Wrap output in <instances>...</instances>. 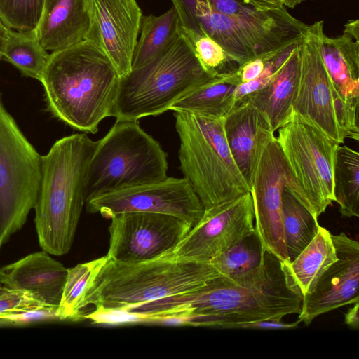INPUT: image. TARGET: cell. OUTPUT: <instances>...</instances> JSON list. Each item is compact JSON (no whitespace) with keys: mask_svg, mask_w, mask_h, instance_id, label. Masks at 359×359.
Here are the masks:
<instances>
[{"mask_svg":"<svg viewBox=\"0 0 359 359\" xmlns=\"http://www.w3.org/2000/svg\"><path fill=\"white\" fill-rule=\"evenodd\" d=\"M302 301L282 263L265 250L260 264L250 271L219 276L196 289L139 305L134 311L148 322L224 329L237 323L299 314Z\"/></svg>","mask_w":359,"mask_h":359,"instance_id":"obj_1","label":"cell"},{"mask_svg":"<svg viewBox=\"0 0 359 359\" xmlns=\"http://www.w3.org/2000/svg\"><path fill=\"white\" fill-rule=\"evenodd\" d=\"M120 78L100 46L87 40L52 52L40 82L55 117L95 134L100 123L111 116Z\"/></svg>","mask_w":359,"mask_h":359,"instance_id":"obj_2","label":"cell"},{"mask_svg":"<svg viewBox=\"0 0 359 359\" xmlns=\"http://www.w3.org/2000/svg\"><path fill=\"white\" fill-rule=\"evenodd\" d=\"M97 144L85 133H74L57 140L42 156L34 222L39 243L50 255H63L71 249Z\"/></svg>","mask_w":359,"mask_h":359,"instance_id":"obj_3","label":"cell"},{"mask_svg":"<svg viewBox=\"0 0 359 359\" xmlns=\"http://www.w3.org/2000/svg\"><path fill=\"white\" fill-rule=\"evenodd\" d=\"M171 1L180 29L187 38L208 36L239 67L298 42L308 27L284 5L248 17L233 18L218 12L206 0Z\"/></svg>","mask_w":359,"mask_h":359,"instance_id":"obj_4","label":"cell"},{"mask_svg":"<svg viewBox=\"0 0 359 359\" xmlns=\"http://www.w3.org/2000/svg\"><path fill=\"white\" fill-rule=\"evenodd\" d=\"M223 276L210 262L178 261L164 257L135 264L107 257L86 290L80 311L93 306L106 310L135 306L199 287ZM83 318V317H82Z\"/></svg>","mask_w":359,"mask_h":359,"instance_id":"obj_5","label":"cell"},{"mask_svg":"<svg viewBox=\"0 0 359 359\" xmlns=\"http://www.w3.org/2000/svg\"><path fill=\"white\" fill-rule=\"evenodd\" d=\"M180 169L204 210L233 200L250 188L229 148L224 117L175 112Z\"/></svg>","mask_w":359,"mask_h":359,"instance_id":"obj_6","label":"cell"},{"mask_svg":"<svg viewBox=\"0 0 359 359\" xmlns=\"http://www.w3.org/2000/svg\"><path fill=\"white\" fill-rule=\"evenodd\" d=\"M215 75L202 66L187 37L180 33L162 53L121 76L111 116L138 121L157 116Z\"/></svg>","mask_w":359,"mask_h":359,"instance_id":"obj_7","label":"cell"},{"mask_svg":"<svg viewBox=\"0 0 359 359\" xmlns=\"http://www.w3.org/2000/svg\"><path fill=\"white\" fill-rule=\"evenodd\" d=\"M167 154L138 121L116 120L90 161L86 200L106 193L163 180Z\"/></svg>","mask_w":359,"mask_h":359,"instance_id":"obj_8","label":"cell"},{"mask_svg":"<svg viewBox=\"0 0 359 359\" xmlns=\"http://www.w3.org/2000/svg\"><path fill=\"white\" fill-rule=\"evenodd\" d=\"M277 130L285 188L318 219L334 201V165L340 144L293 109Z\"/></svg>","mask_w":359,"mask_h":359,"instance_id":"obj_9","label":"cell"},{"mask_svg":"<svg viewBox=\"0 0 359 359\" xmlns=\"http://www.w3.org/2000/svg\"><path fill=\"white\" fill-rule=\"evenodd\" d=\"M323 20L308 25L299 41V78L292 109L339 144L359 140L358 105L341 96L323 62Z\"/></svg>","mask_w":359,"mask_h":359,"instance_id":"obj_10","label":"cell"},{"mask_svg":"<svg viewBox=\"0 0 359 359\" xmlns=\"http://www.w3.org/2000/svg\"><path fill=\"white\" fill-rule=\"evenodd\" d=\"M41 168L42 156L7 111L0 93V248L34 208Z\"/></svg>","mask_w":359,"mask_h":359,"instance_id":"obj_11","label":"cell"},{"mask_svg":"<svg viewBox=\"0 0 359 359\" xmlns=\"http://www.w3.org/2000/svg\"><path fill=\"white\" fill-rule=\"evenodd\" d=\"M193 228L177 217L155 212H127L111 218L107 256L135 264L170 252Z\"/></svg>","mask_w":359,"mask_h":359,"instance_id":"obj_12","label":"cell"},{"mask_svg":"<svg viewBox=\"0 0 359 359\" xmlns=\"http://www.w3.org/2000/svg\"><path fill=\"white\" fill-rule=\"evenodd\" d=\"M89 213L111 219L127 212H155L177 217L194 227L204 212L203 205L187 179H166L137 185L90 198L86 201Z\"/></svg>","mask_w":359,"mask_h":359,"instance_id":"obj_13","label":"cell"},{"mask_svg":"<svg viewBox=\"0 0 359 359\" xmlns=\"http://www.w3.org/2000/svg\"><path fill=\"white\" fill-rule=\"evenodd\" d=\"M255 231L252 196L248 192L204 210L199 222L169 253L161 257L178 261L210 262L215 256Z\"/></svg>","mask_w":359,"mask_h":359,"instance_id":"obj_14","label":"cell"},{"mask_svg":"<svg viewBox=\"0 0 359 359\" xmlns=\"http://www.w3.org/2000/svg\"><path fill=\"white\" fill-rule=\"evenodd\" d=\"M285 186V165L276 137L262 154L250 192L255 231L263 248L284 265L290 262L283 229L282 194Z\"/></svg>","mask_w":359,"mask_h":359,"instance_id":"obj_15","label":"cell"},{"mask_svg":"<svg viewBox=\"0 0 359 359\" xmlns=\"http://www.w3.org/2000/svg\"><path fill=\"white\" fill-rule=\"evenodd\" d=\"M337 259L303 297L298 319L306 325L317 316L359 302V243L344 232L332 234Z\"/></svg>","mask_w":359,"mask_h":359,"instance_id":"obj_16","label":"cell"},{"mask_svg":"<svg viewBox=\"0 0 359 359\" xmlns=\"http://www.w3.org/2000/svg\"><path fill=\"white\" fill-rule=\"evenodd\" d=\"M97 42L120 76L132 70L142 12L136 0H90Z\"/></svg>","mask_w":359,"mask_h":359,"instance_id":"obj_17","label":"cell"},{"mask_svg":"<svg viewBox=\"0 0 359 359\" xmlns=\"http://www.w3.org/2000/svg\"><path fill=\"white\" fill-rule=\"evenodd\" d=\"M226 140L238 169L250 188L260 157L275 132L266 113L241 98L224 117Z\"/></svg>","mask_w":359,"mask_h":359,"instance_id":"obj_18","label":"cell"},{"mask_svg":"<svg viewBox=\"0 0 359 359\" xmlns=\"http://www.w3.org/2000/svg\"><path fill=\"white\" fill-rule=\"evenodd\" d=\"M34 30L43 48L52 52L87 40L97 43L90 0H44Z\"/></svg>","mask_w":359,"mask_h":359,"instance_id":"obj_19","label":"cell"},{"mask_svg":"<svg viewBox=\"0 0 359 359\" xmlns=\"http://www.w3.org/2000/svg\"><path fill=\"white\" fill-rule=\"evenodd\" d=\"M44 250L0 267V283L26 291L48 306L58 307L67 269Z\"/></svg>","mask_w":359,"mask_h":359,"instance_id":"obj_20","label":"cell"},{"mask_svg":"<svg viewBox=\"0 0 359 359\" xmlns=\"http://www.w3.org/2000/svg\"><path fill=\"white\" fill-rule=\"evenodd\" d=\"M321 54L325 65L344 99L359 105V20L344 25L337 37L322 36Z\"/></svg>","mask_w":359,"mask_h":359,"instance_id":"obj_21","label":"cell"},{"mask_svg":"<svg viewBox=\"0 0 359 359\" xmlns=\"http://www.w3.org/2000/svg\"><path fill=\"white\" fill-rule=\"evenodd\" d=\"M299 71L298 42L274 72L269 82L262 89L243 97L266 114L274 132L280 127L292 110Z\"/></svg>","mask_w":359,"mask_h":359,"instance_id":"obj_22","label":"cell"},{"mask_svg":"<svg viewBox=\"0 0 359 359\" xmlns=\"http://www.w3.org/2000/svg\"><path fill=\"white\" fill-rule=\"evenodd\" d=\"M238 69L212 76L176 101L169 110L225 117L236 104V92L241 84Z\"/></svg>","mask_w":359,"mask_h":359,"instance_id":"obj_23","label":"cell"},{"mask_svg":"<svg viewBox=\"0 0 359 359\" xmlns=\"http://www.w3.org/2000/svg\"><path fill=\"white\" fill-rule=\"evenodd\" d=\"M337 259L332 233L320 226L309 245L289 264L282 265L292 286L304 297L313 290L323 272Z\"/></svg>","mask_w":359,"mask_h":359,"instance_id":"obj_24","label":"cell"},{"mask_svg":"<svg viewBox=\"0 0 359 359\" xmlns=\"http://www.w3.org/2000/svg\"><path fill=\"white\" fill-rule=\"evenodd\" d=\"M180 33L177 12L172 6L163 14L142 16L140 38L132 60V69L155 59L172 43Z\"/></svg>","mask_w":359,"mask_h":359,"instance_id":"obj_25","label":"cell"},{"mask_svg":"<svg viewBox=\"0 0 359 359\" xmlns=\"http://www.w3.org/2000/svg\"><path fill=\"white\" fill-rule=\"evenodd\" d=\"M0 55L24 76L41 81L50 54L39 43L35 30L18 31L6 27L0 41Z\"/></svg>","mask_w":359,"mask_h":359,"instance_id":"obj_26","label":"cell"},{"mask_svg":"<svg viewBox=\"0 0 359 359\" xmlns=\"http://www.w3.org/2000/svg\"><path fill=\"white\" fill-rule=\"evenodd\" d=\"M334 201L343 217L359 216V153L351 147H338L334 165Z\"/></svg>","mask_w":359,"mask_h":359,"instance_id":"obj_27","label":"cell"},{"mask_svg":"<svg viewBox=\"0 0 359 359\" xmlns=\"http://www.w3.org/2000/svg\"><path fill=\"white\" fill-rule=\"evenodd\" d=\"M285 242L290 261L313 239L320 225L318 219L287 189L282 194Z\"/></svg>","mask_w":359,"mask_h":359,"instance_id":"obj_28","label":"cell"},{"mask_svg":"<svg viewBox=\"0 0 359 359\" xmlns=\"http://www.w3.org/2000/svg\"><path fill=\"white\" fill-rule=\"evenodd\" d=\"M107 260L103 256L67 269V276L57 308L59 320H79L82 318L80 304L90 284Z\"/></svg>","mask_w":359,"mask_h":359,"instance_id":"obj_29","label":"cell"},{"mask_svg":"<svg viewBox=\"0 0 359 359\" xmlns=\"http://www.w3.org/2000/svg\"><path fill=\"white\" fill-rule=\"evenodd\" d=\"M265 249L255 231L212 257L210 262L225 277H234L256 269L262 262Z\"/></svg>","mask_w":359,"mask_h":359,"instance_id":"obj_30","label":"cell"},{"mask_svg":"<svg viewBox=\"0 0 359 359\" xmlns=\"http://www.w3.org/2000/svg\"><path fill=\"white\" fill-rule=\"evenodd\" d=\"M44 0H0V20L18 31L35 29Z\"/></svg>","mask_w":359,"mask_h":359,"instance_id":"obj_31","label":"cell"},{"mask_svg":"<svg viewBox=\"0 0 359 359\" xmlns=\"http://www.w3.org/2000/svg\"><path fill=\"white\" fill-rule=\"evenodd\" d=\"M188 39L191 43L199 62L210 74L217 75L237 69L227 67V65H230V64H237L229 57L223 48L217 42L208 36L201 35Z\"/></svg>","mask_w":359,"mask_h":359,"instance_id":"obj_32","label":"cell"},{"mask_svg":"<svg viewBox=\"0 0 359 359\" xmlns=\"http://www.w3.org/2000/svg\"><path fill=\"white\" fill-rule=\"evenodd\" d=\"M56 306H39L15 311L0 316V326L27 325L35 323L59 320Z\"/></svg>","mask_w":359,"mask_h":359,"instance_id":"obj_33","label":"cell"},{"mask_svg":"<svg viewBox=\"0 0 359 359\" xmlns=\"http://www.w3.org/2000/svg\"><path fill=\"white\" fill-rule=\"evenodd\" d=\"M46 306L32 294L0 283V316L8 313Z\"/></svg>","mask_w":359,"mask_h":359,"instance_id":"obj_34","label":"cell"},{"mask_svg":"<svg viewBox=\"0 0 359 359\" xmlns=\"http://www.w3.org/2000/svg\"><path fill=\"white\" fill-rule=\"evenodd\" d=\"M216 11L233 18L255 15L259 11L242 0H206Z\"/></svg>","mask_w":359,"mask_h":359,"instance_id":"obj_35","label":"cell"},{"mask_svg":"<svg viewBox=\"0 0 359 359\" xmlns=\"http://www.w3.org/2000/svg\"><path fill=\"white\" fill-rule=\"evenodd\" d=\"M302 322L298 319L293 323H284L282 318H268L253 321L237 323L226 325L224 329H252V330H283L298 327Z\"/></svg>","mask_w":359,"mask_h":359,"instance_id":"obj_36","label":"cell"},{"mask_svg":"<svg viewBox=\"0 0 359 359\" xmlns=\"http://www.w3.org/2000/svg\"><path fill=\"white\" fill-rule=\"evenodd\" d=\"M266 56L252 59L238 67L241 83L252 81L262 74L264 69Z\"/></svg>","mask_w":359,"mask_h":359,"instance_id":"obj_37","label":"cell"},{"mask_svg":"<svg viewBox=\"0 0 359 359\" xmlns=\"http://www.w3.org/2000/svg\"><path fill=\"white\" fill-rule=\"evenodd\" d=\"M359 302L353 304L344 314V323L350 328L358 330L359 328Z\"/></svg>","mask_w":359,"mask_h":359,"instance_id":"obj_38","label":"cell"},{"mask_svg":"<svg viewBox=\"0 0 359 359\" xmlns=\"http://www.w3.org/2000/svg\"><path fill=\"white\" fill-rule=\"evenodd\" d=\"M255 8L265 11L275 9L283 6V0H242Z\"/></svg>","mask_w":359,"mask_h":359,"instance_id":"obj_39","label":"cell"},{"mask_svg":"<svg viewBox=\"0 0 359 359\" xmlns=\"http://www.w3.org/2000/svg\"><path fill=\"white\" fill-rule=\"evenodd\" d=\"M306 0H283V4L287 8H294L298 4Z\"/></svg>","mask_w":359,"mask_h":359,"instance_id":"obj_40","label":"cell"},{"mask_svg":"<svg viewBox=\"0 0 359 359\" xmlns=\"http://www.w3.org/2000/svg\"><path fill=\"white\" fill-rule=\"evenodd\" d=\"M6 29V27L0 20V41L5 32Z\"/></svg>","mask_w":359,"mask_h":359,"instance_id":"obj_41","label":"cell"},{"mask_svg":"<svg viewBox=\"0 0 359 359\" xmlns=\"http://www.w3.org/2000/svg\"><path fill=\"white\" fill-rule=\"evenodd\" d=\"M1 60V55H0V61Z\"/></svg>","mask_w":359,"mask_h":359,"instance_id":"obj_42","label":"cell"}]
</instances>
